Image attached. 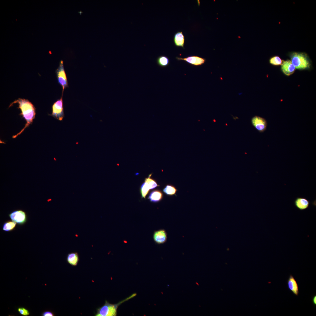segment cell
I'll use <instances>...</instances> for the list:
<instances>
[{"label":"cell","mask_w":316,"mask_h":316,"mask_svg":"<svg viewBox=\"0 0 316 316\" xmlns=\"http://www.w3.org/2000/svg\"><path fill=\"white\" fill-rule=\"evenodd\" d=\"M152 174H150L148 177L146 178L145 180V182L148 183L150 190L154 189L159 186L154 180L150 178Z\"/></svg>","instance_id":"ffe728a7"},{"label":"cell","mask_w":316,"mask_h":316,"mask_svg":"<svg viewBox=\"0 0 316 316\" xmlns=\"http://www.w3.org/2000/svg\"><path fill=\"white\" fill-rule=\"evenodd\" d=\"M56 119L62 121L64 117L62 96L55 102L52 106V113L49 115Z\"/></svg>","instance_id":"277c9868"},{"label":"cell","mask_w":316,"mask_h":316,"mask_svg":"<svg viewBox=\"0 0 316 316\" xmlns=\"http://www.w3.org/2000/svg\"><path fill=\"white\" fill-rule=\"evenodd\" d=\"M163 192L168 195H175L177 191V189L173 186L171 185H167L163 189Z\"/></svg>","instance_id":"ac0fdd59"},{"label":"cell","mask_w":316,"mask_h":316,"mask_svg":"<svg viewBox=\"0 0 316 316\" xmlns=\"http://www.w3.org/2000/svg\"><path fill=\"white\" fill-rule=\"evenodd\" d=\"M312 301L313 304L315 305H316V295H314L312 298Z\"/></svg>","instance_id":"cb8c5ba5"},{"label":"cell","mask_w":316,"mask_h":316,"mask_svg":"<svg viewBox=\"0 0 316 316\" xmlns=\"http://www.w3.org/2000/svg\"><path fill=\"white\" fill-rule=\"evenodd\" d=\"M136 295V293H133L125 299L115 304H111L106 300L104 305L97 309V312L95 315V316H116L117 314V310L119 305L134 297Z\"/></svg>","instance_id":"7a4b0ae2"},{"label":"cell","mask_w":316,"mask_h":316,"mask_svg":"<svg viewBox=\"0 0 316 316\" xmlns=\"http://www.w3.org/2000/svg\"><path fill=\"white\" fill-rule=\"evenodd\" d=\"M281 68L283 73L287 76L292 74L296 70L295 66L289 60L284 61L281 65Z\"/></svg>","instance_id":"30bf717a"},{"label":"cell","mask_w":316,"mask_h":316,"mask_svg":"<svg viewBox=\"0 0 316 316\" xmlns=\"http://www.w3.org/2000/svg\"><path fill=\"white\" fill-rule=\"evenodd\" d=\"M9 216L12 221L20 225L25 224L27 220L25 212L20 209L13 211L9 214Z\"/></svg>","instance_id":"8992f818"},{"label":"cell","mask_w":316,"mask_h":316,"mask_svg":"<svg viewBox=\"0 0 316 316\" xmlns=\"http://www.w3.org/2000/svg\"><path fill=\"white\" fill-rule=\"evenodd\" d=\"M16 225V223L13 221H8L3 224L2 229L5 231H11L15 228Z\"/></svg>","instance_id":"e0dca14e"},{"label":"cell","mask_w":316,"mask_h":316,"mask_svg":"<svg viewBox=\"0 0 316 316\" xmlns=\"http://www.w3.org/2000/svg\"><path fill=\"white\" fill-rule=\"evenodd\" d=\"M150 188L148 183L145 182L141 185L140 188V192L142 197L145 199L147 195L149 192Z\"/></svg>","instance_id":"d6986e66"},{"label":"cell","mask_w":316,"mask_h":316,"mask_svg":"<svg viewBox=\"0 0 316 316\" xmlns=\"http://www.w3.org/2000/svg\"><path fill=\"white\" fill-rule=\"evenodd\" d=\"M290 56L291 61L296 69L302 70L310 68V61L306 53L293 52L290 54Z\"/></svg>","instance_id":"3957f363"},{"label":"cell","mask_w":316,"mask_h":316,"mask_svg":"<svg viewBox=\"0 0 316 316\" xmlns=\"http://www.w3.org/2000/svg\"><path fill=\"white\" fill-rule=\"evenodd\" d=\"M294 203L295 205L298 208L302 210L308 207L310 202L305 198L298 197L295 200Z\"/></svg>","instance_id":"4fadbf2b"},{"label":"cell","mask_w":316,"mask_h":316,"mask_svg":"<svg viewBox=\"0 0 316 316\" xmlns=\"http://www.w3.org/2000/svg\"><path fill=\"white\" fill-rule=\"evenodd\" d=\"M58 83L62 87V95L64 89L68 87V82L64 68L63 61H61L56 71Z\"/></svg>","instance_id":"5b68a950"},{"label":"cell","mask_w":316,"mask_h":316,"mask_svg":"<svg viewBox=\"0 0 316 316\" xmlns=\"http://www.w3.org/2000/svg\"><path fill=\"white\" fill-rule=\"evenodd\" d=\"M18 311L20 315L24 316H27L30 315L29 310L24 307H19L18 309Z\"/></svg>","instance_id":"7402d4cb"},{"label":"cell","mask_w":316,"mask_h":316,"mask_svg":"<svg viewBox=\"0 0 316 316\" xmlns=\"http://www.w3.org/2000/svg\"><path fill=\"white\" fill-rule=\"evenodd\" d=\"M287 284L288 289L294 295L298 296L299 293L298 285L296 280L291 274L287 280Z\"/></svg>","instance_id":"8fae6325"},{"label":"cell","mask_w":316,"mask_h":316,"mask_svg":"<svg viewBox=\"0 0 316 316\" xmlns=\"http://www.w3.org/2000/svg\"><path fill=\"white\" fill-rule=\"evenodd\" d=\"M16 103L18 104V108L20 109L21 111V112L20 115H21L25 119L26 123L24 128L19 133L13 136V138H16L26 128L32 123L36 114L35 108L34 106L28 99L18 98L11 103L9 107Z\"/></svg>","instance_id":"6da1fadb"},{"label":"cell","mask_w":316,"mask_h":316,"mask_svg":"<svg viewBox=\"0 0 316 316\" xmlns=\"http://www.w3.org/2000/svg\"><path fill=\"white\" fill-rule=\"evenodd\" d=\"M174 41L176 46L184 48L185 38L182 32H178L175 34Z\"/></svg>","instance_id":"5bb4252c"},{"label":"cell","mask_w":316,"mask_h":316,"mask_svg":"<svg viewBox=\"0 0 316 316\" xmlns=\"http://www.w3.org/2000/svg\"><path fill=\"white\" fill-rule=\"evenodd\" d=\"M163 194L159 190H154L149 194L148 198L152 202L157 203L160 201L162 199Z\"/></svg>","instance_id":"7c38bea8"},{"label":"cell","mask_w":316,"mask_h":316,"mask_svg":"<svg viewBox=\"0 0 316 316\" xmlns=\"http://www.w3.org/2000/svg\"><path fill=\"white\" fill-rule=\"evenodd\" d=\"M253 126L260 132H263L266 129L267 121L264 118L258 116H255L251 119Z\"/></svg>","instance_id":"52a82bcc"},{"label":"cell","mask_w":316,"mask_h":316,"mask_svg":"<svg viewBox=\"0 0 316 316\" xmlns=\"http://www.w3.org/2000/svg\"><path fill=\"white\" fill-rule=\"evenodd\" d=\"M284 61L282 60L278 56H275L270 58L269 63L270 64L276 66L281 65Z\"/></svg>","instance_id":"44dd1931"},{"label":"cell","mask_w":316,"mask_h":316,"mask_svg":"<svg viewBox=\"0 0 316 316\" xmlns=\"http://www.w3.org/2000/svg\"><path fill=\"white\" fill-rule=\"evenodd\" d=\"M66 260L68 263L72 266H77L79 260L78 253L74 252L68 253Z\"/></svg>","instance_id":"9a60e30c"},{"label":"cell","mask_w":316,"mask_h":316,"mask_svg":"<svg viewBox=\"0 0 316 316\" xmlns=\"http://www.w3.org/2000/svg\"><path fill=\"white\" fill-rule=\"evenodd\" d=\"M178 60H183L195 66H198L204 64L205 61V59L197 56H191L185 58L176 57Z\"/></svg>","instance_id":"9c48e42d"},{"label":"cell","mask_w":316,"mask_h":316,"mask_svg":"<svg viewBox=\"0 0 316 316\" xmlns=\"http://www.w3.org/2000/svg\"><path fill=\"white\" fill-rule=\"evenodd\" d=\"M157 62L159 66L164 67L169 65V60L167 56H160L157 57Z\"/></svg>","instance_id":"2e32d148"},{"label":"cell","mask_w":316,"mask_h":316,"mask_svg":"<svg viewBox=\"0 0 316 316\" xmlns=\"http://www.w3.org/2000/svg\"><path fill=\"white\" fill-rule=\"evenodd\" d=\"M42 316H54V315L50 311H46L42 313Z\"/></svg>","instance_id":"603a6c76"},{"label":"cell","mask_w":316,"mask_h":316,"mask_svg":"<svg viewBox=\"0 0 316 316\" xmlns=\"http://www.w3.org/2000/svg\"><path fill=\"white\" fill-rule=\"evenodd\" d=\"M167 233L164 229L155 231L153 234L154 241L158 244L165 243L167 241Z\"/></svg>","instance_id":"ba28073f"}]
</instances>
